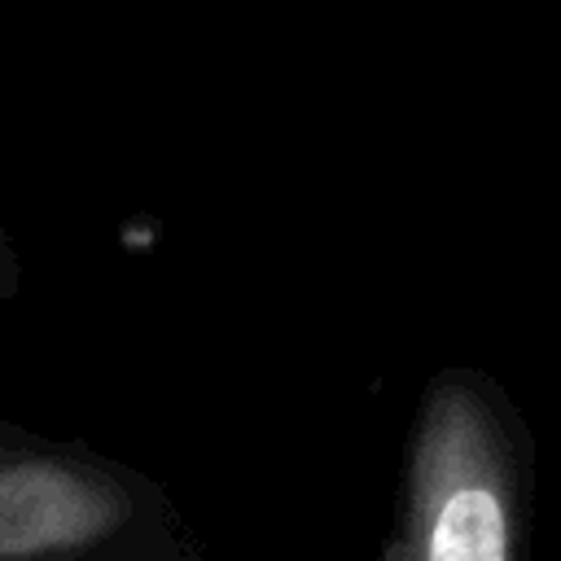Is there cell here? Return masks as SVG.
Segmentation results:
<instances>
[{
	"instance_id": "1",
	"label": "cell",
	"mask_w": 561,
	"mask_h": 561,
	"mask_svg": "<svg viewBox=\"0 0 561 561\" xmlns=\"http://www.w3.org/2000/svg\"><path fill=\"white\" fill-rule=\"evenodd\" d=\"M513 548V482L491 412L473 390L443 386L421 416L408 552L425 561H504Z\"/></svg>"
},
{
	"instance_id": "2",
	"label": "cell",
	"mask_w": 561,
	"mask_h": 561,
	"mask_svg": "<svg viewBox=\"0 0 561 561\" xmlns=\"http://www.w3.org/2000/svg\"><path fill=\"white\" fill-rule=\"evenodd\" d=\"M26 522H35V548L83 539L101 522V504L83 495V486L48 473V469H22L0 482V548L18 552L26 548Z\"/></svg>"
}]
</instances>
